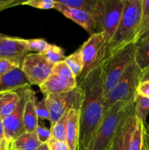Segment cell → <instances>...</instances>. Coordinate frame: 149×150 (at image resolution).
Returning a JSON list of instances; mask_svg holds the SVG:
<instances>
[{
	"instance_id": "30",
	"label": "cell",
	"mask_w": 149,
	"mask_h": 150,
	"mask_svg": "<svg viewBox=\"0 0 149 150\" xmlns=\"http://www.w3.org/2000/svg\"><path fill=\"white\" fill-rule=\"evenodd\" d=\"M17 68H20V64L14 61L0 59V76L5 75Z\"/></svg>"
},
{
	"instance_id": "13",
	"label": "cell",
	"mask_w": 149,
	"mask_h": 150,
	"mask_svg": "<svg viewBox=\"0 0 149 150\" xmlns=\"http://www.w3.org/2000/svg\"><path fill=\"white\" fill-rule=\"evenodd\" d=\"M137 117L135 110L122 123L114 136L110 150H128L129 139L135 128Z\"/></svg>"
},
{
	"instance_id": "23",
	"label": "cell",
	"mask_w": 149,
	"mask_h": 150,
	"mask_svg": "<svg viewBox=\"0 0 149 150\" xmlns=\"http://www.w3.org/2000/svg\"><path fill=\"white\" fill-rule=\"evenodd\" d=\"M64 62L69 66V67L71 69L72 72L75 76L76 79H78L81 75L83 69V57H82L81 51H80V48L74 51L71 55L66 57Z\"/></svg>"
},
{
	"instance_id": "12",
	"label": "cell",
	"mask_w": 149,
	"mask_h": 150,
	"mask_svg": "<svg viewBox=\"0 0 149 150\" xmlns=\"http://www.w3.org/2000/svg\"><path fill=\"white\" fill-rule=\"evenodd\" d=\"M54 9L58 10V12L64 15L67 18L71 19L77 24L83 27L85 30L87 31L90 35L95 33H99L98 31L97 21L94 16L91 14L83 10H77V9L70 8V7H64L56 2Z\"/></svg>"
},
{
	"instance_id": "15",
	"label": "cell",
	"mask_w": 149,
	"mask_h": 150,
	"mask_svg": "<svg viewBox=\"0 0 149 150\" xmlns=\"http://www.w3.org/2000/svg\"><path fill=\"white\" fill-rule=\"evenodd\" d=\"M30 86V83L20 68L13 70L7 74L0 76V92L16 91L18 89L29 88Z\"/></svg>"
},
{
	"instance_id": "19",
	"label": "cell",
	"mask_w": 149,
	"mask_h": 150,
	"mask_svg": "<svg viewBox=\"0 0 149 150\" xmlns=\"http://www.w3.org/2000/svg\"><path fill=\"white\" fill-rule=\"evenodd\" d=\"M20 100L19 89L0 92V117L5 119L12 114Z\"/></svg>"
},
{
	"instance_id": "4",
	"label": "cell",
	"mask_w": 149,
	"mask_h": 150,
	"mask_svg": "<svg viewBox=\"0 0 149 150\" xmlns=\"http://www.w3.org/2000/svg\"><path fill=\"white\" fill-rule=\"evenodd\" d=\"M135 51V44L131 42L103 60L101 67L104 95L112 89L129 65L134 61Z\"/></svg>"
},
{
	"instance_id": "7",
	"label": "cell",
	"mask_w": 149,
	"mask_h": 150,
	"mask_svg": "<svg viewBox=\"0 0 149 150\" xmlns=\"http://www.w3.org/2000/svg\"><path fill=\"white\" fill-rule=\"evenodd\" d=\"M45 103L50 114L51 127L71 108L80 109L81 103V89L78 86L68 92L51 94L45 96Z\"/></svg>"
},
{
	"instance_id": "28",
	"label": "cell",
	"mask_w": 149,
	"mask_h": 150,
	"mask_svg": "<svg viewBox=\"0 0 149 150\" xmlns=\"http://www.w3.org/2000/svg\"><path fill=\"white\" fill-rule=\"evenodd\" d=\"M27 41L28 48L29 52L44 54L48 49L49 43L45 40L38 38V39H29Z\"/></svg>"
},
{
	"instance_id": "20",
	"label": "cell",
	"mask_w": 149,
	"mask_h": 150,
	"mask_svg": "<svg viewBox=\"0 0 149 150\" xmlns=\"http://www.w3.org/2000/svg\"><path fill=\"white\" fill-rule=\"evenodd\" d=\"M41 145L35 132H25L13 141L9 147L10 150H37Z\"/></svg>"
},
{
	"instance_id": "32",
	"label": "cell",
	"mask_w": 149,
	"mask_h": 150,
	"mask_svg": "<svg viewBox=\"0 0 149 150\" xmlns=\"http://www.w3.org/2000/svg\"><path fill=\"white\" fill-rule=\"evenodd\" d=\"M35 133L37 136L38 140L42 144H47L51 136V128H48L43 125L38 124Z\"/></svg>"
},
{
	"instance_id": "10",
	"label": "cell",
	"mask_w": 149,
	"mask_h": 150,
	"mask_svg": "<svg viewBox=\"0 0 149 150\" xmlns=\"http://www.w3.org/2000/svg\"><path fill=\"white\" fill-rule=\"evenodd\" d=\"M20 100L15 111L3 120L4 139L9 145L18 137L25 133L23 127V109L26 100V89H19Z\"/></svg>"
},
{
	"instance_id": "16",
	"label": "cell",
	"mask_w": 149,
	"mask_h": 150,
	"mask_svg": "<svg viewBox=\"0 0 149 150\" xmlns=\"http://www.w3.org/2000/svg\"><path fill=\"white\" fill-rule=\"evenodd\" d=\"M26 100L23 109V127L25 132L33 133L36 131L38 117L35 108V93L30 87L26 89Z\"/></svg>"
},
{
	"instance_id": "6",
	"label": "cell",
	"mask_w": 149,
	"mask_h": 150,
	"mask_svg": "<svg viewBox=\"0 0 149 150\" xmlns=\"http://www.w3.org/2000/svg\"><path fill=\"white\" fill-rule=\"evenodd\" d=\"M83 60V69L77 83L81 82L92 70L102 64L106 55L107 44L102 32L91 35L80 47Z\"/></svg>"
},
{
	"instance_id": "26",
	"label": "cell",
	"mask_w": 149,
	"mask_h": 150,
	"mask_svg": "<svg viewBox=\"0 0 149 150\" xmlns=\"http://www.w3.org/2000/svg\"><path fill=\"white\" fill-rule=\"evenodd\" d=\"M44 54L48 61L53 65L58 62L64 61L66 58L64 56V50L61 47L56 45H51V44H49L48 49L44 53Z\"/></svg>"
},
{
	"instance_id": "42",
	"label": "cell",
	"mask_w": 149,
	"mask_h": 150,
	"mask_svg": "<svg viewBox=\"0 0 149 150\" xmlns=\"http://www.w3.org/2000/svg\"><path fill=\"white\" fill-rule=\"evenodd\" d=\"M142 150H148L147 147H146L145 145L144 142H143V147H142Z\"/></svg>"
},
{
	"instance_id": "8",
	"label": "cell",
	"mask_w": 149,
	"mask_h": 150,
	"mask_svg": "<svg viewBox=\"0 0 149 150\" xmlns=\"http://www.w3.org/2000/svg\"><path fill=\"white\" fill-rule=\"evenodd\" d=\"M123 7V0H100L98 31L103 35L107 46L119 24Z\"/></svg>"
},
{
	"instance_id": "21",
	"label": "cell",
	"mask_w": 149,
	"mask_h": 150,
	"mask_svg": "<svg viewBox=\"0 0 149 150\" xmlns=\"http://www.w3.org/2000/svg\"><path fill=\"white\" fill-rule=\"evenodd\" d=\"M134 62L141 71L149 67V38L136 43Z\"/></svg>"
},
{
	"instance_id": "11",
	"label": "cell",
	"mask_w": 149,
	"mask_h": 150,
	"mask_svg": "<svg viewBox=\"0 0 149 150\" xmlns=\"http://www.w3.org/2000/svg\"><path fill=\"white\" fill-rule=\"evenodd\" d=\"M29 53L26 39L0 35V59L14 61L21 66L23 59Z\"/></svg>"
},
{
	"instance_id": "43",
	"label": "cell",
	"mask_w": 149,
	"mask_h": 150,
	"mask_svg": "<svg viewBox=\"0 0 149 150\" xmlns=\"http://www.w3.org/2000/svg\"><path fill=\"white\" fill-rule=\"evenodd\" d=\"M1 141H2V140H1V139H0V143H1Z\"/></svg>"
},
{
	"instance_id": "34",
	"label": "cell",
	"mask_w": 149,
	"mask_h": 150,
	"mask_svg": "<svg viewBox=\"0 0 149 150\" xmlns=\"http://www.w3.org/2000/svg\"><path fill=\"white\" fill-rule=\"evenodd\" d=\"M49 150H70L65 142L50 138L47 142Z\"/></svg>"
},
{
	"instance_id": "2",
	"label": "cell",
	"mask_w": 149,
	"mask_h": 150,
	"mask_svg": "<svg viewBox=\"0 0 149 150\" xmlns=\"http://www.w3.org/2000/svg\"><path fill=\"white\" fill-rule=\"evenodd\" d=\"M123 12L118 28L108 43L105 58L134 42L141 23L142 0H123Z\"/></svg>"
},
{
	"instance_id": "17",
	"label": "cell",
	"mask_w": 149,
	"mask_h": 150,
	"mask_svg": "<svg viewBox=\"0 0 149 150\" xmlns=\"http://www.w3.org/2000/svg\"><path fill=\"white\" fill-rule=\"evenodd\" d=\"M79 110L71 108L69 111L66 128V143L70 150H77L79 138Z\"/></svg>"
},
{
	"instance_id": "22",
	"label": "cell",
	"mask_w": 149,
	"mask_h": 150,
	"mask_svg": "<svg viewBox=\"0 0 149 150\" xmlns=\"http://www.w3.org/2000/svg\"><path fill=\"white\" fill-rule=\"evenodd\" d=\"M144 136V123L137 117L135 128L129 139L128 150H142Z\"/></svg>"
},
{
	"instance_id": "35",
	"label": "cell",
	"mask_w": 149,
	"mask_h": 150,
	"mask_svg": "<svg viewBox=\"0 0 149 150\" xmlns=\"http://www.w3.org/2000/svg\"><path fill=\"white\" fill-rule=\"evenodd\" d=\"M137 94L145 98H149V81H140L137 89Z\"/></svg>"
},
{
	"instance_id": "31",
	"label": "cell",
	"mask_w": 149,
	"mask_h": 150,
	"mask_svg": "<svg viewBox=\"0 0 149 150\" xmlns=\"http://www.w3.org/2000/svg\"><path fill=\"white\" fill-rule=\"evenodd\" d=\"M35 108H36V112L37 114L38 119L49 120V111H48V108L46 105V103H45V98H43L41 101H37L36 99Z\"/></svg>"
},
{
	"instance_id": "27",
	"label": "cell",
	"mask_w": 149,
	"mask_h": 150,
	"mask_svg": "<svg viewBox=\"0 0 149 150\" xmlns=\"http://www.w3.org/2000/svg\"><path fill=\"white\" fill-rule=\"evenodd\" d=\"M51 73L56 75V76L64 79V80L70 81L76 79L75 76H74L73 73L72 72L71 69L66 64L64 60L54 64Z\"/></svg>"
},
{
	"instance_id": "29",
	"label": "cell",
	"mask_w": 149,
	"mask_h": 150,
	"mask_svg": "<svg viewBox=\"0 0 149 150\" xmlns=\"http://www.w3.org/2000/svg\"><path fill=\"white\" fill-rule=\"evenodd\" d=\"M21 4L30 6L34 8L49 10V9L54 8L56 3L53 0H28V1H22Z\"/></svg>"
},
{
	"instance_id": "40",
	"label": "cell",
	"mask_w": 149,
	"mask_h": 150,
	"mask_svg": "<svg viewBox=\"0 0 149 150\" xmlns=\"http://www.w3.org/2000/svg\"><path fill=\"white\" fill-rule=\"evenodd\" d=\"M0 150H10L9 144L6 142L5 139L2 140L0 143Z\"/></svg>"
},
{
	"instance_id": "44",
	"label": "cell",
	"mask_w": 149,
	"mask_h": 150,
	"mask_svg": "<svg viewBox=\"0 0 149 150\" xmlns=\"http://www.w3.org/2000/svg\"><path fill=\"white\" fill-rule=\"evenodd\" d=\"M107 150H110V148H109V149H107Z\"/></svg>"
},
{
	"instance_id": "36",
	"label": "cell",
	"mask_w": 149,
	"mask_h": 150,
	"mask_svg": "<svg viewBox=\"0 0 149 150\" xmlns=\"http://www.w3.org/2000/svg\"><path fill=\"white\" fill-rule=\"evenodd\" d=\"M149 38V21L145 26L139 32L137 36L136 37V39L134 40V44L138 43V42H142L145 40L148 39Z\"/></svg>"
},
{
	"instance_id": "3",
	"label": "cell",
	"mask_w": 149,
	"mask_h": 150,
	"mask_svg": "<svg viewBox=\"0 0 149 150\" xmlns=\"http://www.w3.org/2000/svg\"><path fill=\"white\" fill-rule=\"evenodd\" d=\"M136 98L119 101L104 114L103 119L89 150H107L110 148L120 126L135 110Z\"/></svg>"
},
{
	"instance_id": "39",
	"label": "cell",
	"mask_w": 149,
	"mask_h": 150,
	"mask_svg": "<svg viewBox=\"0 0 149 150\" xmlns=\"http://www.w3.org/2000/svg\"><path fill=\"white\" fill-rule=\"evenodd\" d=\"M0 139L4 140V127L3 119L0 117Z\"/></svg>"
},
{
	"instance_id": "18",
	"label": "cell",
	"mask_w": 149,
	"mask_h": 150,
	"mask_svg": "<svg viewBox=\"0 0 149 150\" xmlns=\"http://www.w3.org/2000/svg\"><path fill=\"white\" fill-rule=\"evenodd\" d=\"M56 2L64 7L77 9L94 16L97 21L100 15V0H57Z\"/></svg>"
},
{
	"instance_id": "41",
	"label": "cell",
	"mask_w": 149,
	"mask_h": 150,
	"mask_svg": "<svg viewBox=\"0 0 149 150\" xmlns=\"http://www.w3.org/2000/svg\"><path fill=\"white\" fill-rule=\"evenodd\" d=\"M37 150H49V149H48V146L47 144H42L38 148Z\"/></svg>"
},
{
	"instance_id": "33",
	"label": "cell",
	"mask_w": 149,
	"mask_h": 150,
	"mask_svg": "<svg viewBox=\"0 0 149 150\" xmlns=\"http://www.w3.org/2000/svg\"><path fill=\"white\" fill-rule=\"evenodd\" d=\"M149 21V0H142L141 23H140L139 32L147 25ZM138 32V34H139ZM137 34V35H138Z\"/></svg>"
},
{
	"instance_id": "38",
	"label": "cell",
	"mask_w": 149,
	"mask_h": 150,
	"mask_svg": "<svg viewBox=\"0 0 149 150\" xmlns=\"http://www.w3.org/2000/svg\"><path fill=\"white\" fill-rule=\"evenodd\" d=\"M149 81V67L141 71L140 81Z\"/></svg>"
},
{
	"instance_id": "24",
	"label": "cell",
	"mask_w": 149,
	"mask_h": 150,
	"mask_svg": "<svg viewBox=\"0 0 149 150\" xmlns=\"http://www.w3.org/2000/svg\"><path fill=\"white\" fill-rule=\"evenodd\" d=\"M69 111H67L53 126L51 127V138L66 142V128H67V120H68Z\"/></svg>"
},
{
	"instance_id": "25",
	"label": "cell",
	"mask_w": 149,
	"mask_h": 150,
	"mask_svg": "<svg viewBox=\"0 0 149 150\" xmlns=\"http://www.w3.org/2000/svg\"><path fill=\"white\" fill-rule=\"evenodd\" d=\"M135 114L136 117L145 124L147 117L149 114V98L143 97L137 94L135 100Z\"/></svg>"
},
{
	"instance_id": "5",
	"label": "cell",
	"mask_w": 149,
	"mask_h": 150,
	"mask_svg": "<svg viewBox=\"0 0 149 150\" xmlns=\"http://www.w3.org/2000/svg\"><path fill=\"white\" fill-rule=\"evenodd\" d=\"M141 70L132 62L110 91L103 96L104 114L115 103L127 101L137 96V89L140 82Z\"/></svg>"
},
{
	"instance_id": "37",
	"label": "cell",
	"mask_w": 149,
	"mask_h": 150,
	"mask_svg": "<svg viewBox=\"0 0 149 150\" xmlns=\"http://www.w3.org/2000/svg\"><path fill=\"white\" fill-rule=\"evenodd\" d=\"M22 1H16V0H7V1H0V11L9 7H14V6L21 4Z\"/></svg>"
},
{
	"instance_id": "14",
	"label": "cell",
	"mask_w": 149,
	"mask_h": 150,
	"mask_svg": "<svg viewBox=\"0 0 149 150\" xmlns=\"http://www.w3.org/2000/svg\"><path fill=\"white\" fill-rule=\"evenodd\" d=\"M39 86L41 92L45 96L51 94H58L68 92L73 90L77 86V79L64 80L56 75L51 73L48 79Z\"/></svg>"
},
{
	"instance_id": "9",
	"label": "cell",
	"mask_w": 149,
	"mask_h": 150,
	"mask_svg": "<svg viewBox=\"0 0 149 150\" xmlns=\"http://www.w3.org/2000/svg\"><path fill=\"white\" fill-rule=\"evenodd\" d=\"M53 64L44 54L29 53L22 62L20 69L31 85L40 86L51 74Z\"/></svg>"
},
{
	"instance_id": "1",
	"label": "cell",
	"mask_w": 149,
	"mask_h": 150,
	"mask_svg": "<svg viewBox=\"0 0 149 150\" xmlns=\"http://www.w3.org/2000/svg\"><path fill=\"white\" fill-rule=\"evenodd\" d=\"M101 64L77 83L81 89L77 150H89L104 117L103 84Z\"/></svg>"
}]
</instances>
